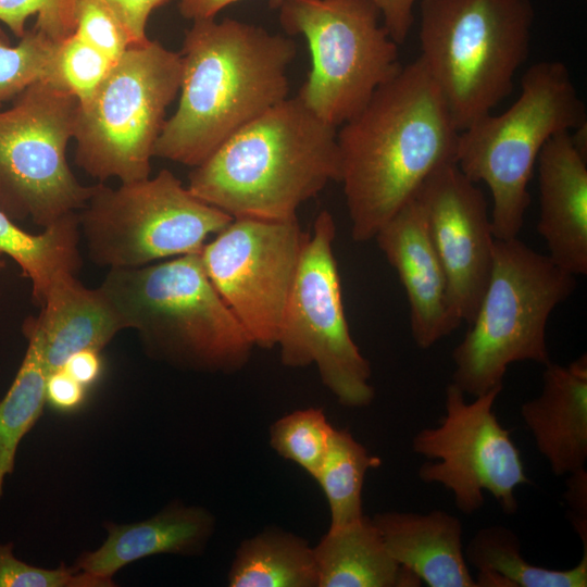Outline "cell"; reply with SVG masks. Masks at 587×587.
I'll return each mask as SVG.
<instances>
[{
    "instance_id": "obj_3",
    "label": "cell",
    "mask_w": 587,
    "mask_h": 587,
    "mask_svg": "<svg viewBox=\"0 0 587 587\" xmlns=\"http://www.w3.org/2000/svg\"><path fill=\"white\" fill-rule=\"evenodd\" d=\"M340 180L337 128L286 98L192 167L188 189L233 218L290 220Z\"/></svg>"
},
{
    "instance_id": "obj_27",
    "label": "cell",
    "mask_w": 587,
    "mask_h": 587,
    "mask_svg": "<svg viewBox=\"0 0 587 587\" xmlns=\"http://www.w3.org/2000/svg\"><path fill=\"white\" fill-rule=\"evenodd\" d=\"M380 465L347 429L335 428L321 467L314 477L321 486L330 512L329 527L360 520L362 488L369 469Z\"/></svg>"
},
{
    "instance_id": "obj_33",
    "label": "cell",
    "mask_w": 587,
    "mask_h": 587,
    "mask_svg": "<svg viewBox=\"0 0 587 587\" xmlns=\"http://www.w3.org/2000/svg\"><path fill=\"white\" fill-rule=\"evenodd\" d=\"M74 34L116 62L134 45L128 32L103 0H80Z\"/></svg>"
},
{
    "instance_id": "obj_20",
    "label": "cell",
    "mask_w": 587,
    "mask_h": 587,
    "mask_svg": "<svg viewBox=\"0 0 587 587\" xmlns=\"http://www.w3.org/2000/svg\"><path fill=\"white\" fill-rule=\"evenodd\" d=\"M390 555L429 587H476L462 545L463 526L442 510L383 512L373 519Z\"/></svg>"
},
{
    "instance_id": "obj_37",
    "label": "cell",
    "mask_w": 587,
    "mask_h": 587,
    "mask_svg": "<svg viewBox=\"0 0 587 587\" xmlns=\"http://www.w3.org/2000/svg\"><path fill=\"white\" fill-rule=\"evenodd\" d=\"M564 498L570 508L571 522L587 549V472L584 469L569 474Z\"/></svg>"
},
{
    "instance_id": "obj_6",
    "label": "cell",
    "mask_w": 587,
    "mask_h": 587,
    "mask_svg": "<svg viewBox=\"0 0 587 587\" xmlns=\"http://www.w3.org/2000/svg\"><path fill=\"white\" fill-rule=\"evenodd\" d=\"M586 121L567 66L540 61L525 71L520 96L508 110L486 114L459 133L455 163L470 180L489 187L496 239L517 237L530 201L528 182L544 145Z\"/></svg>"
},
{
    "instance_id": "obj_28",
    "label": "cell",
    "mask_w": 587,
    "mask_h": 587,
    "mask_svg": "<svg viewBox=\"0 0 587 587\" xmlns=\"http://www.w3.org/2000/svg\"><path fill=\"white\" fill-rule=\"evenodd\" d=\"M334 429L322 409H300L271 425L270 445L277 454L296 463L314 478Z\"/></svg>"
},
{
    "instance_id": "obj_23",
    "label": "cell",
    "mask_w": 587,
    "mask_h": 587,
    "mask_svg": "<svg viewBox=\"0 0 587 587\" xmlns=\"http://www.w3.org/2000/svg\"><path fill=\"white\" fill-rule=\"evenodd\" d=\"M41 234L22 229L0 210V252L11 258L32 284L34 302L41 307L52 284L63 274L79 270L78 212L43 228Z\"/></svg>"
},
{
    "instance_id": "obj_15",
    "label": "cell",
    "mask_w": 587,
    "mask_h": 587,
    "mask_svg": "<svg viewBox=\"0 0 587 587\" xmlns=\"http://www.w3.org/2000/svg\"><path fill=\"white\" fill-rule=\"evenodd\" d=\"M419 201L445 270L451 309L471 324L487 288L495 236L483 191L450 162L420 186Z\"/></svg>"
},
{
    "instance_id": "obj_5",
    "label": "cell",
    "mask_w": 587,
    "mask_h": 587,
    "mask_svg": "<svg viewBox=\"0 0 587 587\" xmlns=\"http://www.w3.org/2000/svg\"><path fill=\"white\" fill-rule=\"evenodd\" d=\"M419 57L459 132L513 89L529 52L530 0H421Z\"/></svg>"
},
{
    "instance_id": "obj_17",
    "label": "cell",
    "mask_w": 587,
    "mask_h": 587,
    "mask_svg": "<svg viewBox=\"0 0 587 587\" xmlns=\"http://www.w3.org/2000/svg\"><path fill=\"white\" fill-rule=\"evenodd\" d=\"M586 152L572 132L552 136L539 152L538 234L550 259L573 275L587 274Z\"/></svg>"
},
{
    "instance_id": "obj_16",
    "label": "cell",
    "mask_w": 587,
    "mask_h": 587,
    "mask_svg": "<svg viewBox=\"0 0 587 587\" xmlns=\"http://www.w3.org/2000/svg\"><path fill=\"white\" fill-rule=\"evenodd\" d=\"M374 239L405 289L413 339L428 349L461 322L451 309L447 276L419 201L409 200Z\"/></svg>"
},
{
    "instance_id": "obj_11",
    "label": "cell",
    "mask_w": 587,
    "mask_h": 587,
    "mask_svg": "<svg viewBox=\"0 0 587 587\" xmlns=\"http://www.w3.org/2000/svg\"><path fill=\"white\" fill-rule=\"evenodd\" d=\"M78 100L43 79L0 110V210L43 228L80 211L93 186L82 185L66 159Z\"/></svg>"
},
{
    "instance_id": "obj_4",
    "label": "cell",
    "mask_w": 587,
    "mask_h": 587,
    "mask_svg": "<svg viewBox=\"0 0 587 587\" xmlns=\"http://www.w3.org/2000/svg\"><path fill=\"white\" fill-rule=\"evenodd\" d=\"M100 287L155 359L227 374L241 370L255 347L211 283L200 252L109 270Z\"/></svg>"
},
{
    "instance_id": "obj_40",
    "label": "cell",
    "mask_w": 587,
    "mask_h": 587,
    "mask_svg": "<svg viewBox=\"0 0 587 587\" xmlns=\"http://www.w3.org/2000/svg\"><path fill=\"white\" fill-rule=\"evenodd\" d=\"M5 267V261L3 260V254L0 252V271Z\"/></svg>"
},
{
    "instance_id": "obj_39",
    "label": "cell",
    "mask_w": 587,
    "mask_h": 587,
    "mask_svg": "<svg viewBox=\"0 0 587 587\" xmlns=\"http://www.w3.org/2000/svg\"><path fill=\"white\" fill-rule=\"evenodd\" d=\"M236 1L238 0H178V9L182 16L193 22L213 18L221 10ZM283 1L270 0V4L273 8H278Z\"/></svg>"
},
{
    "instance_id": "obj_14",
    "label": "cell",
    "mask_w": 587,
    "mask_h": 587,
    "mask_svg": "<svg viewBox=\"0 0 587 587\" xmlns=\"http://www.w3.org/2000/svg\"><path fill=\"white\" fill-rule=\"evenodd\" d=\"M308 236L297 217H237L200 252L211 283L255 347L276 345Z\"/></svg>"
},
{
    "instance_id": "obj_38",
    "label": "cell",
    "mask_w": 587,
    "mask_h": 587,
    "mask_svg": "<svg viewBox=\"0 0 587 587\" xmlns=\"http://www.w3.org/2000/svg\"><path fill=\"white\" fill-rule=\"evenodd\" d=\"M100 351L79 350L67 358L61 367L85 387L93 384L102 370Z\"/></svg>"
},
{
    "instance_id": "obj_30",
    "label": "cell",
    "mask_w": 587,
    "mask_h": 587,
    "mask_svg": "<svg viewBox=\"0 0 587 587\" xmlns=\"http://www.w3.org/2000/svg\"><path fill=\"white\" fill-rule=\"evenodd\" d=\"M114 62L74 33L59 43L48 82L73 95L78 103L90 99Z\"/></svg>"
},
{
    "instance_id": "obj_25",
    "label": "cell",
    "mask_w": 587,
    "mask_h": 587,
    "mask_svg": "<svg viewBox=\"0 0 587 587\" xmlns=\"http://www.w3.org/2000/svg\"><path fill=\"white\" fill-rule=\"evenodd\" d=\"M22 332L27 349L13 383L0 399V498L7 477L14 471L17 448L47 403L42 341L30 316L24 321Z\"/></svg>"
},
{
    "instance_id": "obj_8",
    "label": "cell",
    "mask_w": 587,
    "mask_h": 587,
    "mask_svg": "<svg viewBox=\"0 0 587 587\" xmlns=\"http://www.w3.org/2000/svg\"><path fill=\"white\" fill-rule=\"evenodd\" d=\"M182 60L157 40L130 46L78 103L75 162L100 183L150 177L154 146L179 92Z\"/></svg>"
},
{
    "instance_id": "obj_34",
    "label": "cell",
    "mask_w": 587,
    "mask_h": 587,
    "mask_svg": "<svg viewBox=\"0 0 587 587\" xmlns=\"http://www.w3.org/2000/svg\"><path fill=\"white\" fill-rule=\"evenodd\" d=\"M128 32L134 45L147 41L151 13L175 0H103Z\"/></svg>"
},
{
    "instance_id": "obj_31",
    "label": "cell",
    "mask_w": 587,
    "mask_h": 587,
    "mask_svg": "<svg viewBox=\"0 0 587 587\" xmlns=\"http://www.w3.org/2000/svg\"><path fill=\"white\" fill-rule=\"evenodd\" d=\"M80 0H0V22L17 38L26 32L29 16L36 15L34 27L60 43L70 37L76 26Z\"/></svg>"
},
{
    "instance_id": "obj_36",
    "label": "cell",
    "mask_w": 587,
    "mask_h": 587,
    "mask_svg": "<svg viewBox=\"0 0 587 587\" xmlns=\"http://www.w3.org/2000/svg\"><path fill=\"white\" fill-rule=\"evenodd\" d=\"M379 11L383 25L398 45L405 41L414 23L417 0H370Z\"/></svg>"
},
{
    "instance_id": "obj_12",
    "label": "cell",
    "mask_w": 587,
    "mask_h": 587,
    "mask_svg": "<svg viewBox=\"0 0 587 587\" xmlns=\"http://www.w3.org/2000/svg\"><path fill=\"white\" fill-rule=\"evenodd\" d=\"M333 215L321 211L303 247L276 345L288 367L315 365L323 385L348 408L375 397L370 362L350 334L333 243Z\"/></svg>"
},
{
    "instance_id": "obj_26",
    "label": "cell",
    "mask_w": 587,
    "mask_h": 587,
    "mask_svg": "<svg viewBox=\"0 0 587 587\" xmlns=\"http://www.w3.org/2000/svg\"><path fill=\"white\" fill-rule=\"evenodd\" d=\"M466 562L478 571H494L514 587H586L587 549L579 563L569 570H551L528 563L522 555L519 536L502 525L478 529L464 550Z\"/></svg>"
},
{
    "instance_id": "obj_24",
    "label": "cell",
    "mask_w": 587,
    "mask_h": 587,
    "mask_svg": "<svg viewBox=\"0 0 587 587\" xmlns=\"http://www.w3.org/2000/svg\"><path fill=\"white\" fill-rule=\"evenodd\" d=\"M229 587H317L313 547L278 527L243 539L235 551Z\"/></svg>"
},
{
    "instance_id": "obj_19",
    "label": "cell",
    "mask_w": 587,
    "mask_h": 587,
    "mask_svg": "<svg viewBox=\"0 0 587 587\" xmlns=\"http://www.w3.org/2000/svg\"><path fill=\"white\" fill-rule=\"evenodd\" d=\"M545 366L541 392L522 404L521 415L552 473L569 475L587 461V355Z\"/></svg>"
},
{
    "instance_id": "obj_10",
    "label": "cell",
    "mask_w": 587,
    "mask_h": 587,
    "mask_svg": "<svg viewBox=\"0 0 587 587\" xmlns=\"http://www.w3.org/2000/svg\"><path fill=\"white\" fill-rule=\"evenodd\" d=\"M78 220L90 260L113 270L199 253L233 217L164 168L115 189L96 184Z\"/></svg>"
},
{
    "instance_id": "obj_22",
    "label": "cell",
    "mask_w": 587,
    "mask_h": 587,
    "mask_svg": "<svg viewBox=\"0 0 587 587\" xmlns=\"http://www.w3.org/2000/svg\"><path fill=\"white\" fill-rule=\"evenodd\" d=\"M317 587H417L421 579L389 553L373 520L329 527L313 547Z\"/></svg>"
},
{
    "instance_id": "obj_2",
    "label": "cell",
    "mask_w": 587,
    "mask_h": 587,
    "mask_svg": "<svg viewBox=\"0 0 587 587\" xmlns=\"http://www.w3.org/2000/svg\"><path fill=\"white\" fill-rule=\"evenodd\" d=\"M297 46L288 37L234 18L193 21L182 51L178 104L154 157L195 167L222 142L288 98Z\"/></svg>"
},
{
    "instance_id": "obj_7",
    "label": "cell",
    "mask_w": 587,
    "mask_h": 587,
    "mask_svg": "<svg viewBox=\"0 0 587 587\" xmlns=\"http://www.w3.org/2000/svg\"><path fill=\"white\" fill-rule=\"evenodd\" d=\"M575 275L516 237L495 239L490 278L471 328L454 348L452 383L474 397L503 387L513 362H550L546 327Z\"/></svg>"
},
{
    "instance_id": "obj_32",
    "label": "cell",
    "mask_w": 587,
    "mask_h": 587,
    "mask_svg": "<svg viewBox=\"0 0 587 587\" xmlns=\"http://www.w3.org/2000/svg\"><path fill=\"white\" fill-rule=\"evenodd\" d=\"M105 579L62 564L42 569L28 564L14 554L12 541L0 542V587H112Z\"/></svg>"
},
{
    "instance_id": "obj_1",
    "label": "cell",
    "mask_w": 587,
    "mask_h": 587,
    "mask_svg": "<svg viewBox=\"0 0 587 587\" xmlns=\"http://www.w3.org/2000/svg\"><path fill=\"white\" fill-rule=\"evenodd\" d=\"M459 133L420 58L337 128L339 183L354 241L374 239L435 170L455 162Z\"/></svg>"
},
{
    "instance_id": "obj_35",
    "label": "cell",
    "mask_w": 587,
    "mask_h": 587,
    "mask_svg": "<svg viewBox=\"0 0 587 587\" xmlns=\"http://www.w3.org/2000/svg\"><path fill=\"white\" fill-rule=\"evenodd\" d=\"M86 397V387L74 379L63 369L48 374L46 398L53 408L68 412L78 409Z\"/></svg>"
},
{
    "instance_id": "obj_13",
    "label": "cell",
    "mask_w": 587,
    "mask_h": 587,
    "mask_svg": "<svg viewBox=\"0 0 587 587\" xmlns=\"http://www.w3.org/2000/svg\"><path fill=\"white\" fill-rule=\"evenodd\" d=\"M502 388L496 387L466 403L464 392L449 384L442 422L438 427L420 430L412 440L415 453L438 460L420 466V479L452 491L455 507L466 515L482 508L485 490L505 514H514L516 488L530 483L520 450L492 412Z\"/></svg>"
},
{
    "instance_id": "obj_9",
    "label": "cell",
    "mask_w": 587,
    "mask_h": 587,
    "mask_svg": "<svg viewBox=\"0 0 587 587\" xmlns=\"http://www.w3.org/2000/svg\"><path fill=\"white\" fill-rule=\"evenodd\" d=\"M279 21L303 36L311 70L297 96L322 121L338 128L402 67L398 43L370 0H284Z\"/></svg>"
},
{
    "instance_id": "obj_29",
    "label": "cell",
    "mask_w": 587,
    "mask_h": 587,
    "mask_svg": "<svg viewBox=\"0 0 587 587\" xmlns=\"http://www.w3.org/2000/svg\"><path fill=\"white\" fill-rule=\"evenodd\" d=\"M58 46L34 26L11 46L0 28V107L36 82L49 78Z\"/></svg>"
},
{
    "instance_id": "obj_18",
    "label": "cell",
    "mask_w": 587,
    "mask_h": 587,
    "mask_svg": "<svg viewBox=\"0 0 587 587\" xmlns=\"http://www.w3.org/2000/svg\"><path fill=\"white\" fill-rule=\"evenodd\" d=\"M215 517L203 507L173 502L153 516L134 523L107 522V538L84 552L74 566L95 576L113 575L140 559L158 554H201L215 532Z\"/></svg>"
},
{
    "instance_id": "obj_21",
    "label": "cell",
    "mask_w": 587,
    "mask_h": 587,
    "mask_svg": "<svg viewBox=\"0 0 587 587\" xmlns=\"http://www.w3.org/2000/svg\"><path fill=\"white\" fill-rule=\"evenodd\" d=\"M40 308L32 319L40 333L48 374L79 350L101 351L126 329L104 290L85 287L73 273L61 275L52 284Z\"/></svg>"
}]
</instances>
